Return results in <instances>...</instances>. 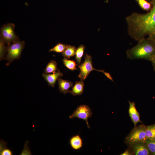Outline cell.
<instances>
[{"label": "cell", "instance_id": "5", "mask_svg": "<svg viewBox=\"0 0 155 155\" xmlns=\"http://www.w3.org/2000/svg\"><path fill=\"white\" fill-rule=\"evenodd\" d=\"M15 27L14 24L8 23L4 25L1 28L0 38L7 45L19 39L14 32Z\"/></svg>", "mask_w": 155, "mask_h": 155}, {"label": "cell", "instance_id": "1", "mask_svg": "<svg viewBox=\"0 0 155 155\" xmlns=\"http://www.w3.org/2000/svg\"><path fill=\"white\" fill-rule=\"evenodd\" d=\"M150 3L152 7L146 13L133 12L126 18L129 35L139 41L155 31V0Z\"/></svg>", "mask_w": 155, "mask_h": 155}, {"label": "cell", "instance_id": "20", "mask_svg": "<svg viewBox=\"0 0 155 155\" xmlns=\"http://www.w3.org/2000/svg\"><path fill=\"white\" fill-rule=\"evenodd\" d=\"M140 6L146 11H150L152 7L151 3L146 0H135Z\"/></svg>", "mask_w": 155, "mask_h": 155}, {"label": "cell", "instance_id": "26", "mask_svg": "<svg viewBox=\"0 0 155 155\" xmlns=\"http://www.w3.org/2000/svg\"><path fill=\"white\" fill-rule=\"evenodd\" d=\"M149 38L153 41L155 43V31L148 36Z\"/></svg>", "mask_w": 155, "mask_h": 155}, {"label": "cell", "instance_id": "9", "mask_svg": "<svg viewBox=\"0 0 155 155\" xmlns=\"http://www.w3.org/2000/svg\"><path fill=\"white\" fill-rule=\"evenodd\" d=\"M129 107L128 113L129 116L133 123L134 127L136 126L137 123L139 122L142 123L140 119V114L137 111L135 107V104L134 102L128 101Z\"/></svg>", "mask_w": 155, "mask_h": 155}, {"label": "cell", "instance_id": "21", "mask_svg": "<svg viewBox=\"0 0 155 155\" xmlns=\"http://www.w3.org/2000/svg\"><path fill=\"white\" fill-rule=\"evenodd\" d=\"M6 43L1 38H0V59L2 60L5 58L7 51V46Z\"/></svg>", "mask_w": 155, "mask_h": 155}, {"label": "cell", "instance_id": "16", "mask_svg": "<svg viewBox=\"0 0 155 155\" xmlns=\"http://www.w3.org/2000/svg\"><path fill=\"white\" fill-rule=\"evenodd\" d=\"M145 133L147 139L155 140V124L146 126Z\"/></svg>", "mask_w": 155, "mask_h": 155}, {"label": "cell", "instance_id": "15", "mask_svg": "<svg viewBox=\"0 0 155 155\" xmlns=\"http://www.w3.org/2000/svg\"><path fill=\"white\" fill-rule=\"evenodd\" d=\"M76 48L74 46L67 45L65 50L62 53L64 58L69 59L75 55Z\"/></svg>", "mask_w": 155, "mask_h": 155}, {"label": "cell", "instance_id": "24", "mask_svg": "<svg viewBox=\"0 0 155 155\" xmlns=\"http://www.w3.org/2000/svg\"><path fill=\"white\" fill-rule=\"evenodd\" d=\"M101 72L102 73L110 80L114 81L112 77L109 73L103 70H102Z\"/></svg>", "mask_w": 155, "mask_h": 155}, {"label": "cell", "instance_id": "10", "mask_svg": "<svg viewBox=\"0 0 155 155\" xmlns=\"http://www.w3.org/2000/svg\"><path fill=\"white\" fill-rule=\"evenodd\" d=\"M42 76L49 85L53 87L57 81L60 77L63 76V74L59 70L56 72L53 73L46 74L44 73Z\"/></svg>", "mask_w": 155, "mask_h": 155}, {"label": "cell", "instance_id": "22", "mask_svg": "<svg viewBox=\"0 0 155 155\" xmlns=\"http://www.w3.org/2000/svg\"><path fill=\"white\" fill-rule=\"evenodd\" d=\"M145 143L153 155H155V140L147 139Z\"/></svg>", "mask_w": 155, "mask_h": 155}, {"label": "cell", "instance_id": "23", "mask_svg": "<svg viewBox=\"0 0 155 155\" xmlns=\"http://www.w3.org/2000/svg\"><path fill=\"white\" fill-rule=\"evenodd\" d=\"M0 155H12L13 154L11 150L6 147L3 148L0 146Z\"/></svg>", "mask_w": 155, "mask_h": 155}, {"label": "cell", "instance_id": "12", "mask_svg": "<svg viewBox=\"0 0 155 155\" xmlns=\"http://www.w3.org/2000/svg\"><path fill=\"white\" fill-rule=\"evenodd\" d=\"M84 86V80H80L79 81H77L69 93L74 96L80 95L83 92Z\"/></svg>", "mask_w": 155, "mask_h": 155}, {"label": "cell", "instance_id": "17", "mask_svg": "<svg viewBox=\"0 0 155 155\" xmlns=\"http://www.w3.org/2000/svg\"><path fill=\"white\" fill-rule=\"evenodd\" d=\"M85 48V46L82 44L80 45L76 48L75 59L79 65L80 64L81 59L84 54Z\"/></svg>", "mask_w": 155, "mask_h": 155}, {"label": "cell", "instance_id": "14", "mask_svg": "<svg viewBox=\"0 0 155 155\" xmlns=\"http://www.w3.org/2000/svg\"><path fill=\"white\" fill-rule=\"evenodd\" d=\"M58 70L57 62L52 60L47 64L44 70V73L46 74L53 73L56 72Z\"/></svg>", "mask_w": 155, "mask_h": 155}, {"label": "cell", "instance_id": "11", "mask_svg": "<svg viewBox=\"0 0 155 155\" xmlns=\"http://www.w3.org/2000/svg\"><path fill=\"white\" fill-rule=\"evenodd\" d=\"M58 84L59 91L64 94L69 93V89L72 87L73 85L72 82L63 80L61 77L58 80Z\"/></svg>", "mask_w": 155, "mask_h": 155}, {"label": "cell", "instance_id": "28", "mask_svg": "<svg viewBox=\"0 0 155 155\" xmlns=\"http://www.w3.org/2000/svg\"><path fill=\"white\" fill-rule=\"evenodd\" d=\"M146 0L149 1H151L152 0Z\"/></svg>", "mask_w": 155, "mask_h": 155}, {"label": "cell", "instance_id": "19", "mask_svg": "<svg viewBox=\"0 0 155 155\" xmlns=\"http://www.w3.org/2000/svg\"><path fill=\"white\" fill-rule=\"evenodd\" d=\"M67 44L58 43L49 50V52H54L58 53H62L66 49Z\"/></svg>", "mask_w": 155, "mask_h": 155}, {"label": "cell", "instance_id": "18", "mask_svg": "<svg viewBox=\"0 0 155 155\" xmlns=\"http://www.w3.org/2000/svg\"><path fill=\"white\" fill-rule=\"evenodd\" d=\"M63 64L68 69L71 71L77 69L76 67L77 64L73 60H70L64 58L62 60Z\"/></svg>", "mask_w": 155, "mask_h": 155}, {"label": "cell", "instance_id": "6", "mask_svg": "<svg viewBox=\"0 0 155 155\" xmlns=\"http://www.w3.org/2000/svg\"><path fill=\"white\" fill-rule=\"evenodd\" d=\"M84 62L78 65L80 72L78 77L80 80H84L87 77L90 73L93 71H96L101 72L102 70L97 69L93 66L92 56L87 54L84 55Z\"/></svg>", "mask_w": 155, "mask_h": 155}, {"label": "cell", "instance_id": "8", "mask_svg": "<svg viewBox=\"0 0 155 155\" xmlns=\"http://www.w3.org/2000/svg\"><path fill=\"white\" fill-rule=\"evenodd\" d=\"M135 155H149L152 154L145 144L143 142L137 143L130 146Z\"/></svg>", "mask_w": 155, "mask_h": 155}, {"label": "cell", "instance_id": "4", "mask_svg": "<svg viewBox=\"0 0 155 155\" xmlns=\"http://www.w3.org/2000/svg\"><path fill=\"white\" fill-rule=\"evenodd\" d=\"M145 131L146 126L144 125L135 127L126 137L125 142L129 146L137 143H145L147 140Z\"/></svg>", "mask_w": 155, "mask_h": 155}, {"label": "cell", "instance_id": "27", "mask_svg": "<svg viewBox=\"0 0 155 155\" xmlns=\"http://www.w3.org/2000/svg\"><path fill=\"white\" fill-rule=\"evenodd\" d=\"M154 70L155 71V57L151 61Z\"/></svg>", "mask_w": 155, "mask_h": 155}, {"label": "cell", "instance_id": "3", "mask_svg": "<svg viewBox=\"0 0 155 155\" xmlns=\"http://www.w3.org/2000/svg\"><path fill=\"white\" fill-rule=\"evenodd\" d=\"M25 44L24 41L19 39L7 45V51L4 59L8 61V65L14 61L20 59Z\"/></svg>", "mask_w": 155, "mask_h": 155}, {"label": "cell", "instance_id": "7", "mask_svg": "<svg viewBox=\"0 0 155 155\" xmlns=\"http://www.w3.org/2000/svg\"><path fill=\"white\" fill-rule=\"evenodd\" d=\"M92 112L91 109L86 104H81L79 106L69 118L70 119L77 118L84 120L86 122L88 127L90 126L88 121V118L92 117Z\"/></svg>", "mask_w": 155, "mask_h": 155}, {"label": "cell", "instance_id": "2", "mask_svg": "<svg viewBox=\"0 0 155 155\" xmlns=\"http://www.w3.org/2000/svg\"><path fill=\"white\" fill-rule=\"evenodd\" d=\"M130 60L142 59L151 61L155 57V43L148 38H143L137 44L126 51Z\"/></svg>", "mask_w": 155, "mask_h": 155}, {"label": "cell", "instance_id": "13", "mask_svg": "<svg viewBox=\"0 0 155 155\" xmlns=\"http://www.w3.org/2000/svg\"><path fill=\"white\" fill-rule=\"evenodd\" d=\"M69 143L71 148L75 150H80L83 146L82 140L78 135L71 137L69 139Z\"/></svg>", "mask_w": 155, "mask_h": 155}, {"label": "cell", "instance_id": "25", "mask_svg": "<svg viewBox=\"0 0 155 155\" xmlns=\"http://www.w3.org/2000/svg\"><path fill=\"white\" fill-rule=\"evenodd\" d=\"M133 154V152L131 148V149H127L123 153L121 154V155H131Z\"/></svg>", "mask_w": 155, "mask_h": 155}]
</instances>
